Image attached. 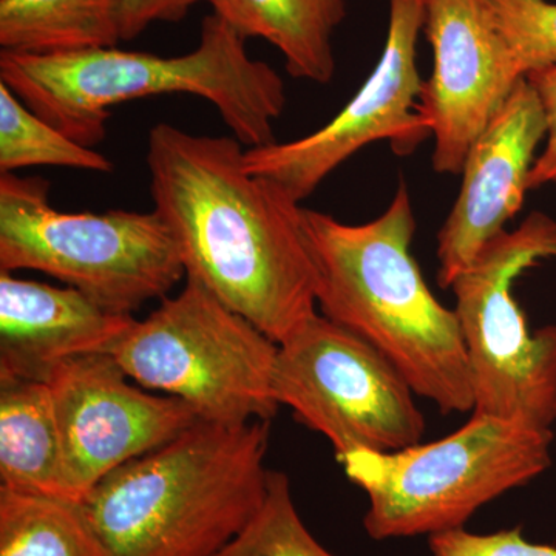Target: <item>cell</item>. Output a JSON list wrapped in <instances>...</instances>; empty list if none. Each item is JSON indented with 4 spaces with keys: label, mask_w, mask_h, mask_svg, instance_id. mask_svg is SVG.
<instances>
[{
    "label": "cell",
    "mask_w": 556,
    "mask_h": 556,
    "mask_svg": "<svg viewBox=\"0 0 556 556\" xmlns=\"http://www.w3.org/2000/svg\"><path fill=\"white\" fill-rule=\"evenodd\" d=\"M244 149L236 137L156 124L150 193L186 277L280 343L317 314L318 273L305 208L278 182L248 172Z\"/></svg>",
    "instance_id": "cell-1"
},
{
    "label": "cell",
    "mask_w": 556,
    "mask_h": 556,
    "mask_svg": "<svg viewBox=\"0 0 556 556\" xmlns=\"http://www.w3.org/2000/svg\"><path fill=\"white\" fill-rule=\"evenodd\" d=\"M321 316L379 351L416 396L442 413L473 412L470 365L455 309L427 287L409 247L416 219L401 181L387 211L346 225L305 208Z\"/></svg>",
    "instance_id": "cell-2"
},
{
    "label": "cell",
    "mask_w": 556,
    "mask_h": 556,
    "mask_svg": "<svg viewBox=\"0 0 556 556\" xmlns=\"http://www.w3.org/2000/svg\"><path fill=\"white\" fill-rule=\"evenodd\" d=\"M0 83L86 148L104 141L110 109L127 101L177 93L203 98L247 149L276 142L274 121L287 104L280 75L252 60L247 39L214 13L201 24L199 47L181 56L118 47L56 54L0 51Z\"/></svg>",
    "instance_id": "cell-3"
},
{
    "label": "cell",
    "mask_w": 556,
    "mask_h": 556,
    "mask_svg": "<svg viewBox=\"0 0 556 556\" xmlns=\"http://www.w3.org/2000/svg\"><path fill=\"white\" fill-rule=\"evenodd\" d=\"M269 434L200 420L102 478L83 506L110 556H217L265 501Z\"/></svg>",
    "instance_id": "cell-4"
},
{
    "label": "cell",
    "mask_w": 556,
    "mask_h": 556,
    "mask_svg": "<svg viewBox=\"0 0 556 556\" xmlns=\"http://www.w3.org/2000/svg\"><path fill=\"white\" fill-rule=\"evenodd\" d=\"M552 428L477 415L448 437L396 452L339 459L368 496L364 527L375 540L437 535L551 467Z\"/></svg>",
    "instance_id": "cell-5"
},
{
    "label": "cell",
    "mask_w": 556,
    "mask_h": 556,
    "mask_svg": "<svg viewBox=\"0 0 556 556\" xmlns=\"http://www.w3.org/2000/svg\"><path fill=\"white\" fill-rule=\"evenodd\" d=\"M39 270L121 316L166 299L186 277L155 211L62 212L49 182L0 174V270Z\"/></svg>",
    "instance_id": "cell-6"
},
{
    "label": "cell",
    "mask_w": 556,
    "mask_h": 556,
    "mask_svg": "<svg viewBox=\"0 0 556 556\" xmlns=\"http://www.w3.org/2000/svg\"><path fill=\"white\" fill-rule=\"evenodd\" d=\"M278 343L186 277L174 298L115 340L108 354L139 387L178 397L206 422H270L280 405Z\"/></svg>",
    "instance_id": "cell-7"
},
{
    "label": "cell",
    "mask_w": 556,
    "mask_h": 556,
    "mask_svg": "<svg viewBox=\"0 0 556 556\" xmlns=\"http://www.w3.org/2000/svg\"><path fill=\"white\" fill-rule=\"evenodd\" d=\"M556 258V222L532 212L453 281L477 415L538 428L556 420V327L532 332L514 298L525 270Z\"/></svg>",
    "instance_id": "cell-8"
},
{
    "label": "cell",
    "mask_w": 556,
    "mask_h": 556,
    "mask_svg": "<svg viewBox=\"0 0 556 556\" xmlns=\"http://www.w3.org/2000/svg\"><path fill=\"white\" fill-rule=\"evenodd\" d=\"M274 397L331 442L338 459L358 450L419 444L426 419L415 391L376 348L314 314L278 343Z\"/></svg>",
    "instance_id": "cell-9"
},
{
    "label": "cell",
    "mask_w": 556,
    "mask_h": 556,
    "mask_svg": "<svg viewBox=\"0 0 556 556\" xmlns=\"http://www.w3.org/2000/svg\"><path fill=\"white\" fill-rule=\"evenodd\" d=\"M388 2L390 22L382 56L356 97L314 134L244 149L248 172L273 179L302 203L365 146L387 139L397 155H408L430 135L417 112L424 86L417 40L426 24L427 0Z\"/></svg>",
    "instance_id": "cell-10"
},
{
    "label": "cell",
    "mask_w": 556,
    "mask_h": 556,
    "mask_svg": "<svg viewBox=\"0 0 556 556\" xmlns=\"http://www.w3.org/2000/svg\"><path fill=\"white\" fill-rule=\"evenodd\" d=\"M130 380L108 353L68 358L50 376L67 500L83 503L113 470L200 422L181 399L150 394Z\"/></svg>",
    "instance_id": "cell-11"
},
{
    "label": "cell",
    "mask_w": 556,
    "mask_h": 556,
    "mask_svg": "<svg viewBox=\"0 0 556 556\" xmlns=\"http://www.w3.org/2000/svg\"><path fill=\"white\" fill-rule=\"evenodd\" d=\"M424 31L434 68L417 112L434 137L433 169L457 175L525 76L489 0H427Z\"/></svg>",
    "instance_id": "cell-12"
},
{
    "label": "cell",
    "mask_w": 556,
    "mask_h": 556,
    "mask_svg": "<svg viewBox=\"0 0 556 556\" xmlns=\"http://www.w3.org/2000/svg\"><path fill=\"white\" fill-rule=\"evenodd\" d=\"M546 137L543 104L532 84L522 78L464 163L459 195L438 233V283L442 288H452L456 277L521 211L538 146Z\"/></svg>",
    "instance_id": "cell-13"
},
{
    "label": "cell",
    "mask_w": 556,
    "mask_h": 556,
    "mask_svg": "<svg viewBox=\"0 0 556 556\" xmlns=\"http://www.w3.org/2000/svg\"><path fill=\"white\" fill-rule=\"evenodd\" d=\"M134 320L76 289L0 270V378L49 382L62 362L108 353Z\"/></svg>",
    "instance_id": "cell-14"
},
{
    "label": "cell",
    "mask_w": 556,
    "mask_h": 556,
    "mask_svg": "<svg viewBox=\"0 0 556 556\" xmlns=\"http://www.w3.org/2000/svg\"><path fill=\"white\" fill-rule=\"evenodd\" d=\"M241 38L268 40L289 75L328 84L336 72L332 38L346 16L345 0H206Z\"/></svg>",
    "instance_id": "cell-15"
},
{
    "label": "cell",
    "mask_w": 556,
    "mask_h": 556,
    "mask_svg": "<svg viewBox=\"0 0 556 556\" xmlns=\"http://www.w3.org/2000/svg\"><path fill=\"white\" fill-rule=\"evenodd\" d=\"M0 486L67 500L60 426L47 382L0 378Z\"/></svg>",
    "instance_id": "cell-16"
},
{
    "label": "cell",
    "mask_w": 556,
    "mask_h": 556,
    "mask_svg": "<svg viewBox=\"0 0 556 556\" xmlns=\"http://www.w3.org/2000/svg\"><path fill=\"white\" fill-rule=\"evenodd\" d=\"M112 0H0V49L56 54L116 47Z\"/></svg>",
    "instance_id": "cell-17"
},
{
    "label": "cell",
    "mask_w": 556,
    "mask_h": 556,
    "mask_svg": "<svg viewBox=\"0 0 556 556\" xmlns=\"http://www.w3.org/2000/svg\"><path fill=\"white\" fill-rule=\"evenodd\" d=\"M0 556H110L83 503L0 486Z\"/></svg>",
    "instance_id": "cell-18"
},
{
    "label": "cell",
    "mask_w": 556,
    "mask_h": 556,
    "mask_svg": "<svg viewBox=\"0 0 556 556\" xmlns=\"http://www.w3.org/2000/svg\"><path fill=\"white\" fill-rule=\"evenodd\" d=\"M33 166H58L110 174L112 161L68 138L36 115L0 83V174Z\"/></svg>",
    "instance_id": "cell-19"
},
{
    "label": "cell",
    "mask_w": 556,
    "mask_h": 556,
    "mask_svg": "<svg viewBox=\"0 0 556 556\" xmlns=\"http://www.w3.org/2000/svg\"><path fill=\"white\" fill-rule=\"evenodd\" d=\"M217 556H334L300 518L291 482L283 471L269 470L265 501L255 517Z\"/></svg>",
    "instance_id": "cell-20"
},
{
    "label": "cell",
    "mask_w": 556,
    "mask_h": 556,
    "mask_svg": "<svg viewBox=\"0 0 556 556\" xmlns=\"http://www.w3.org/2000/svg\"><path fill=\"white\" fill-rule=\"evenodd\" d=\"M497 27L522 76L556 65V3L489 0Z\"/></svg>",
    "instance_id": "cell-21"
},
{
    "label": "cell",
    "mask_w": 556,
    "mask_h": 556,
    "mask_svg": "<svg viewBox=\"0 0 556 556\" xmlns=\"http://www.w3.org/2000/svg\"><path fill=\"white\" fill-rule=\"evenodd\" d=\"M428 546L431 556H556L555 546L527 541L519 527L486 535L448 530L428 536Z\"/></svg>",
    "instance_id": "cell-22"
},
{
    "label": "cell",
    "mask_w": 556,
    "mask_h": 556,
    "mask_svg": "<svg viewBox=\"0 0 556 556\" xmlns=\"http://www.w3.org/2000/svg\"><path fill=\"white\" fill-rule=\"evenodd\" d=\"M203 0H112L121 40L138 38L155 22H179Z\"/></svg>",
    "instance_id": "cell-23"
},
{
    "label": "cell",
    "mask_w": 556,
    "mask_h": 556,
    "mask_svg": "<svg viewBox=\"0 0 556 556\" xmlns=\"http://www.w3.org/2000/svg\"><path fill=\"white\" fill-rule=\"evenodd\" d=\"M526 79L536 90L547 121L546 144L530 172L529 189L556 186V65L530 72Z\"/></svg>",
    "instance_id": "cell-24"
}]
</instances>
